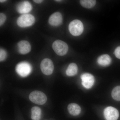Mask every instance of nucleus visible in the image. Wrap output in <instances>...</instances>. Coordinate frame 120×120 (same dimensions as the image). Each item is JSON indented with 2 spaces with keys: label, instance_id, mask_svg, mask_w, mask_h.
I'll return each instance as SVG.
<instances>
[{
  "label": "nucleus",
  "instance_id": "nucleus-1",
  "mask_svg": "<svg viewBox=\"0 0 120 120\" xmlns=\"http://www.w3.org/2000/svg\"><path fill=\"white\" fill-rule=\"evenodd\" d=\"M29 98L32 102L38 105H44L47 99L46 95L43 92L37 90L31 92Z\"/></svg>",
  "mask_w": 120,
  "mask_h": 120
},
{
  "label": "nucleus",
  "instance_id": "nucleus-2",
  "mask_svg": "<svg viewBox=\"0 0 120 120\" xmlns=\"http://www.w3.org/2000/svg\"><path fill=\"white\" fill-rule=\"evenodd\" d=\"M53 49L55 52L59 56H64L68 51V45L64 41L57 40L54 41L52 45Z\"/></svg>",
  "mask_w": 120,
  "mask_h": 120
},
{
  "label": "nucleus",
  "instance_id": "nucleus-3",
  "mask_svg": "<svg viewBox=\"0 0 120 120\" xmlns=\"http://www.w3.org/2000/svg\"><path fill=\"white\" fill-rule=\"evenodd\" d=\"M69 30L73 36H79L83 30V26L81 21L79 20H74L69 25Z\"/></svg>",
  "mask_w": 120,
  "mask_h": 120
},
{
  "label": "nucleus",
  "instance_id": "nucleus-4",
  "mask_svg": "<svg viewBox=\"0 0 120 120\" xmlns=\"http://www.w3.org/2000/svg\"><path fill=\"white\" fill-rule=\"evenodd\" d=\"M34 17L30 14H25L20 16L17 19V23L21 27H26L32 26L35 22Z\"/></svg>",
  "mask_w": 120,
  "mask_h": 120
},
{
  "label": "nucleus",
  "instance_id": "nucleus-5",
  "mask_svg": "<svg viewBox=\"0 0 120 120\" xmlns=\"http://www.w3.org/2000/svg\"><path fill=\"white\" fill-rule=\"evenodd\" d=\"M41 68L44 75H49L52 74L54 66L52 60L49 58H45L42 60L41 64Z\"/></svg>",
  "mask_w": 120,
  "mask_h": 120
},
{
  "label": "nucleus",
  "instance_id": "nucleus-6",
  "mask_svg": "<svg viewBox=\"0 0 120 120\" xmlns=\"http://www.w3.org/2000/svg\"><path fill=\"white\" fill-rule=\"evenodd\" d=\"M16 70L20 76L26 77L30 73L31 67L30 64L27 62H22L17 65Z\"/></svg>",
  "mask_w": 120,
  "mask_h": 120
},
{
  "label": "nucleus",
  "instance_id": "nucleus-7",
  "mask_svg": "<svg viewBox=\"0 0 120 120\" xmlns=\"http://www.w3.org/2000/svg\"><path fill=\"white\" fill-rule=\"evenodd\" d=\"M82 85L86 89H90L92 87L95 82L94 77L89 73H84L81 76Z\"/></svg>",
  "mask_w": 120,
  "mask_h": 120
},
{
  "label": "nucleus",
  "instance_id": "nucleus-8",
  "mask_svg": "<svg viewBox=\"0 0 120 120\" xmlns=\"http://www.w3.org/2000/svg\"><path fill=\"white\" fill-rule=\"evenodd\" d=\"M104 116L106 120H117L119 117L118 110L114 107L109 106L104 110Z\"/></svg>",
  "mask_w": 120,
  "mask_h": 120
},
{
  "label": "nucleus",
  "instance_id": "nucleus-9",
  "mask_svg": "<svg viewBox=\"0 0 120 120\" xmlns=\"http://www.w3.org/2000/svg\"><path fill=\"white\" fill-rule=\"evenodd\" d=\"M63 19L61 13L56 12L52 14L49 19V23L53 26H59L62 23Z\"/></svg>",
  "mask_w": 120,
  "mask_h": 120
},
{
  "label": "nucleus",
  "instance_id": "nucleus-10",
  "mask_svg": "<svg viewBox=\"0 0 120 120\" xmlns=\"http://www.w3.org/2000/svg\"><path fill=\"white\" fill-rule=\"evenodd\" d=\"M17 46L19 52L22 54H26L30 52L31 49L30 45L27 41H20L17 44Z\"/></svg>",
  "mask_w": 120,
  "mask_h": 120
},
{
  "label": "nucleus",
  "instance_id": "nucleus-11",
  "mask_svg": "<svg viewBox=\"0 0 120 120\" xmlns=\"http://www.w3.org/2000/svg\"><path fill=\"white\" fill-rule=\"evenodd\" d=\"M17 11L19 13L22 14H27L32 9V6L30 2L24 1L21 2L17 5Z\"/></svg>",
  "mask_w": 120,
  "mask_h": 120
},
{
  "label": "nucleus",
  "instance_id": "nucleus-12",
  "mask_svg": "<svg viewBox=\"0 0 120 120\" xmlns=\"http://www.w3.org/2000/svg\"><path fill=\"white\" fill-rule=\"evenodd\" d=\"M111 57L107 54H103L98 58L97 62L99 65L102 67H106L111 64Z\"/></svg>",
  "mask_w": 120,
  "mask_h": 120
},
{
  "label": "nucleus",
  "instance_id": "nucleus-13",
  "mask_svg": "<svg viewBox=\"0 0 120 120\" xmlns=\"http://www.w3.org/2000/svg\"><path fill=\"white\" fill-rule=\"evenodd\" d=\"M69 113L73 116H77L80 113L81 109L79 105L75 103H70L68 107Z\"/></svg>",
  "mask_w": 120,
  "mask_h": 120
},
{
  "label": "nucleus",
  "instance_id": "nucleus-14",
  "mask_svg": "<svg viewBox=\"0 0 120 120\" xmlns=\"http://www.w3.org/2000/svg\"><path fill=\"white\" fill-rule=\"evenodd\" d=\"M31 118L32 120H39L41 118V110L39 107L34 106L31 109Z\"/></svg>",
  "mask_w": 120,
  "mask_h": 120
},
{
  "label": "nucleus",
  "instance_id": "nucleus-15",
  "mask_svg": "<svg viewBox=\"0 0 120 120\" xmlns=\"http://www.w3.org/2000/svg\"><path fill=\"white\" fill-rule=\"evenodd\" d=\"M78 67L77 65L74 63H71L66 70V74L68 76H73L76 75Z\"/></svg>",
  "mask_w": 120,
  "mask_h": 120
},
{
  "label": "nucleus",
  "instance_id": "nucleus-16",
  "mask_svg": "<svg viewBox=\"0 0 120 120\" xmlns=\"http://www.w3.org/2000/svg\"><path fill=\"white\" fill-rule=\"evenodd\" d=\"M80 2L82 7L86 8H90L95 5L96 1L94 0H82Z\"/></svg>",
  "mask_w": 120,
  "mask_h": 120
},
{
  "label": "nucleus",
  "instance_id": "nucleus-17",
  "mask_svg": "<svg viewBox=\"0 0 120 120\" xmlns=\"http://www.w3.org/2000/svg\"><path fill=\"white\" fill-rule=\"evenodd\" d=\"M112 98L116 101H120V86H117L114 88L112 93Z\"/></svg>",
  "mask_w": 120,
  "mask_h": 120
},
{
  "label": "nucleus",
  "instance_id": "nucleus-18",
  "mask_svg": "<svg viewBox=\"0 0 120 120\" xmlns=\"http://www.w3.org/2000/svg\"><path fill=\"white\" fill-rule=\"evenodd\" d=\"M7 53L4 50L0 49V61L4 60L7 57Z\"/></svg>",
  "mask_w": 120,
  "mask_h": 120
},
{
  "label": "nucleus",
  "instance_id": "nucleus-19",
  "mask_svg": "<svg viewBox=\"0 0 120 120\" xmlns=\"http://www.w3.org/2000/svg\"><path fill=\"white\" fill-rule=\"evenodd\" d=\"M6 19V16L3 13H0V25H2Z\"/></svg>",
  "mask_w": 120,
  "mask_h": 120
},
{
  "label": "nucleus",
  "instance_id": "nucleus-20",
  "mask_svg": "<svg viewBox=\"0 0 120 120\" xmlns=\"http://www.w3.org/2000/svg\"><path fill=\"white\" fill-rule=\"evenodd\" d=\"M114 54L117 58L120 59V46L116 48L114 51Z\"/></svg>",
  "mask_w": 120,
  "mask_h": 120
},
{
  "label": "nucleus",
  "instance_id": "nucleus-21",
  "mask_svg": "<svg viewBox=\"0 0 120 120\" xmlns=\"http://www.w3.org/2000/svg\"><path fill=\"white\" fill-rule=\"evenodd\" d=\"M43 1V0H34V2L37 4H40Z\"/></svg>",
  "mask_w": 120,
  "mask_h": 120
},
{
  "label": "nucleus",
  "instance_id": "nucleus-22",
  "mask_svg": "<svg viewBox=\"0 0 120 120\" xmlns=\"http://www.w3.org/2000/svg\"><path fill=\"white\" fill-rule=\"evenodd\" d=\"M6 1H7V0H0V2H4Z\"/></svg>",
  "mask_w": 120,
  "mask_h": 120
},
{
  "label": "nucleus",
  "instance_id": "nucleus-23",
  "mask_svg": "<svg viewBox=\"0 0 120 120\" xmlns=\"http://www.w3.org/2000/svg\"><path fill=\"white\" fill-rule=\"evenodd\" d=\"M56 1H61V0H56Z\"/></svg>",
  "mask_w": 120,
  "mask_h": 120
}]
</instances>
